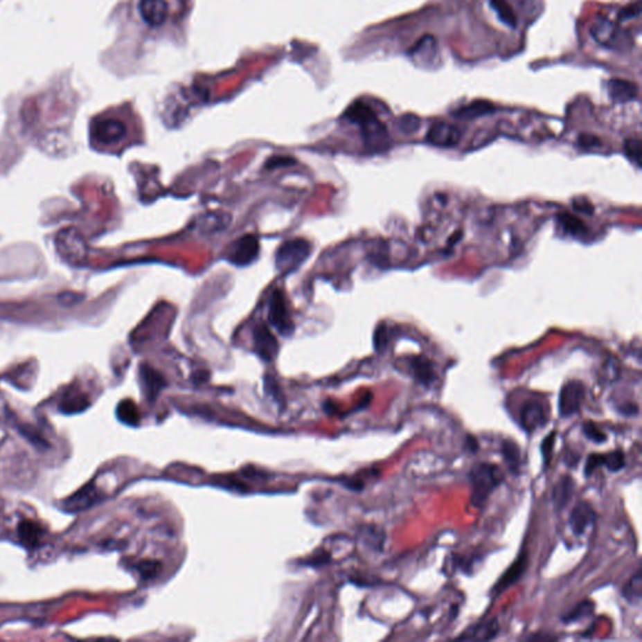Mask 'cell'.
Returning <instances> with one entry per match:
<instances>
[{
	"mask_svg": "<svg viewBox=\"0 0 642 642\" xmlns=\"http://www.w3.org/2000/svg\"><path fill=\"white\" fill-rule=\"evenodd\" d=\"M470 482L472 485L470 504L481 508L490 498L493 490L503 483V474L496 464L478 463L470 470Z\"/></svg>",
	"mask_w": 642,
	"mask_h": 642,
	"instance_id": "cell-1",
	"label": "cell"
},
{
	"mask_svg": "<svg viewBox=\"0 0 642 642\" xmlns=\"http://www.w3.org/2000/svg\"><path fill=\"white\" fill-rule=\"evenodd\" d=\"M345 117L362 128L366 143L371 147H379L386 139V130L384 125L377 120L373 108L364 102H355L346 111Z\"/></svg>",
	"mask_w": 642,
	"mask_h": 642,
	"instance_id": "cell-2",
	"label": "cell"
},
{
	"mask_svg": "<svg viewBox=\"0 0 642 642\" xmlns=\"http://www.w3.org/2000/svg\"><path fill=\"white\" fill-rule=\"evenodd\" d=\"M312 246L307 240L292 239L285 241L275 255V265L281 275H290L312 255Z\"/></svg>",
	"mask_w": 642,
	"mask_h": 642,
	"instance_id": "cell-3",
	"label": "cell"
},
{
	"mask_svg": "<svg viewBox=\"0 0 642 642\" xmlns=\"http://www.w3.org/2000/svg\"><path fill=\"white\" fill-rule=\"evenodd\" d=\"M55 249L60 258L69 265L82 266L86 262L87 244L77 229L66 227L57 233Z\"/></svg>",
	"mask_w": 642,
	"mask_h": 642,
	"instance_id": "cell-4",
	"label": "cell"
},
{
	"mask_svg": "<svg viewBox=\"0 0 642 642\" xmlns=\"http://www.w3.org/2000/svg\"><path fill=\"white\" fill-rule=\"evenodd\" d=\"M591 34L597 43L609 49H623L631 44L629 33L625 32L618 23L606 18L595 21L591 28Z\"/></svg>",
	"mask_w": 642,
	"mask_h": 642,
	"instance_id": "cell-5",
	"label": "cell"
},
{
	"mask_svg": "<svg viewBox=\"0 0 642 642\" xmlns=\"http://www.w3.org/2000/svg\"><path fill=\"white\" fill-rule=\"evenodd\" d=\"M267 318H269L270 324L281 335L290 337L294 332L295 328H294V323H292V315L289 312V307L286 305L284 292L278 290V289L272 292L271 296L269 298Z\"/></svg>",
	"mask_w": 642,
	"mask_h": 642,
	"instance_id": "cell-6",
	"label": "cell"
},
{
	"mask_svg": "<svg viewBox=\"0 0 642 642\" xmlns=\"http://www.w3.org/2000/svg\"><path fill=\"white\" fill-rule=\"evenodd\" d=\"M586 395V388L582 382L571 380L563 385L558 397V413L561 418L572 417L582 407Z\"/></svg>",
	"mask_w": 642,
	"mask_h": 642,
	"instance_id": "cell-7",
	"label": "cell"
},
{
	"mask_svg": "<svg viewBox=\"0 0 642 642\" xmlns=\"http://www.w3.org/2000/svg\"><path fill=\"white\" fill-rule=\"evenodd\" d=\"M260 242L256 236L245 235L235 242H232L226 258L236 266H247L252 264L258 256Z\"/></svg>",
	"mask_w": 642,
	"mask_h": 642,
	"instance_id": "cell-8",
	"label": "cell"
},
{
	"mask_svg": "<svg viewBox=\"0 0 642 642\" xmlns=\"http://www.w3.org/2000/svg\"><path fill=\"white\" fill-rule=\"evenodd\" d=\"M127 127L117 118H100L92 126V137L102 145H114L126 137Z\"/></svg>",
	"mask_w": 642,
	"mask_h": 642,
	"instance_id": "cell-9",
	"label": "cell"
},
{
	"mask_svg": "<svg viewBox=\"0 0 642 642\" xmlns=\"http://www.w3.org/2000/svg\"><path fill=\"white\" fill-rule=\"evenodd\" d=\"M253 346L255 351L264 362H271L278 355V343L270 328L264 323H258L253 328Z\"/></svg>",
	"mask_w": 642,
	"mask_h": 642,
	"instance_id": "cell-10",
	"label": "cell"
},
{
	"mask_svg": "<svg viewBox=\"0 0 642 642\" xmlns=\"http://www.w3.org/2000/svg\"><path fill=\"white\" fill-rule=\"evenodd\" d=\"M549 422V413L541 402L528 400L521 409V425L527 433L543 428Z\"/></svg>",
	"mask_w": 642,
	"mask_h": 642,
	"instance_id": "cell-11",
	"label": "cell"
},
{
	"mask_svg": "<svg viewBox=\"0 0 642 642\" xmlns=\"http://www.w3.org/2000/svg\"><path fill=\"white\" fill-rule=\"evenodd\" d=\"M626 464L623 450L617 449L609 452L607 454H591L586 461L585 476L589 477L600 467H606L609 472H618Z\"/></svg>",
	"mask_w": 642,
	"mask_h": 642,
	"instance_id": "cell-12",
	"label": "cell"
},
{
	"mask_svg": "<svg viewBox=\"0 0 642 642\" xmlns=\"http://www.w3.org/2000/svg\"><path fill=\"white\" fill-rule=\"evenodd\" d=\"M527 566H528V553H527V551L523 550L521 551L519 556L517 557L516 561L512 563L510 567L507 569V571L504 572L503 576L498 580L496 586L493 587V592L497 595H499V594L504 592L506 589H510V586H513L515 583L518 582L521 580V577L524 575Z\"/></svg>",
	"mask_w": 642,
	"mask_h": 642,
	"instance_id": "cell-13",
	"label": "cell"
},
{
	"mask_svg": "<svg viewBox=\"0 0 642 642\" xmlns=\"http://www.w3.org/2000/svg\"><path fill=\"white\" fill-rule=\"evenodd\" d=\"M462 137V132L458 127L449 123H436L431 127L427 134V141L438 147H453L457 145Z\"/></svg>",
	"mask_w": 642,
	"mask_h": 642,
	"instance_id": "cell-14",
	"label": "cell"
},
{
	"mask_svg": "<svg viewBox=\"0 0 642 642\" xmlns=\"http://www.w3.org/2000/svg\"><path fill=\"white\" fill-rule=\"evenodd\" d=\"M596 512L587 502H580L569 515V526L576 536H582L596 522Z\"/></svg>",
	"mask_w": 642,
	"mask_h": 642,
	"instance_id": "cell-15",
	"label": "cell"
},
{
	"mask_svg": "<svg viewBox=\"0 0 642 642\" xmlns=\"http://www.w3.org/2000/svg\"><path fill=\"white\" fill-rule=\"evenodd\" d=\"M139 9L142 19L151 27L163 24L168 13L166 0H141Z\"/></svg>",
	"mask_w": 642,
	"mask_h": 642,
	"instance_id": "cell-16",
	"label": "cell"
},
{
	"mask_svg": "<svg viewBox=\"0 0 642 642\" xmlns=\"http://www.w3.org/2000/svg\"><path fill=\"white\" fill-rule=\"evenodd\" d=\"M98 501V492H97V488L94 483H88L82 488V490H78L77 493H74L73 496L69 497L68 499H66L63 502V508L68 510V512H80V510H84L89 507H92L93 504L96 503Z\"/></svg>",
	"mask_w": 642,
	"mask_h": 642,
	"instance_id": "cell-17",
	"label": "cell"
},
{
	"mask_svg": "<svg viewBox=\"0 0 642 642\" xmlns=\"http://www.w3.org/2000/svg\"><path fill=\"white\" fill-rule=\"evenodd\" d=\"M89 398L80 388L71 386L66 389L60 400V411L64 414H77L86 411L89 407Z\"/></svg>",
	"mask_w": 642,
	"mask_h": 642,
	"instance_id": "cell-18",
	"label": "cell"
},
{
	"mask_svg": "<svg viewBox=\"0 0 642 642\" xmlns=\"http://www.w3.org/2000/svg\"><path fill=\"white\" fill-rule=\"evenodd\" d=\"M139 379H141V385H142L145 395L151 402L157 398L159 391L166 385L163 377L150 365H141Z\"/></svg>",
	"mask_w": 642,
	"mask_h": 642,
	"instance_id": "cell-19",
	"label": "cell"
},
{
	"mask_svg": "<svg viewBox=\"0 0 642 642\" xmlns=\"http://www.w3.org/2000/svg\"><path fill=\"white\" fill-rule=\"evenodd\" d=\"M17 533L19 537L20 543L29 550H33L39 546L40 541L44 536V530L42 528L39 523L24 519L18 524Z\"/></svg>",
	"mask_w": 642,
	"mask_h": 642,
	"instance_id": "cell-20",
	"label": "cell"
},
{
	"mask_svg": "<svg viewBox=\"0 0 642 642\" xmlns=\"http://www.w3.org/2000/svg\"><path fill=\"white\" fill-rule=\"evenodd\" d=\"M609 98L617 103H626L635 100L639 88L635 83L625 80H611L607 83Z\"/></svg>",
	"mask_w": 642,
	"mask_h": 642,
	"instance_id": "cell-21",
	"label": "cell"
},
{
	"mask_svg": "<svg viewBox=\"0 0 642 642\" xmlns=\"http://www.w3.org/2000/svg\"><path fill=\"white\" fill-rule=\"evenodd\" d=\"M499 630V625L497 623L496 618L479 623L464 632L463 635L459 636L458 640H473V641H488L496 637Z\"/></svg>",
	"mask_w": 642,
	"mask_h": 642,
	"instance_id": "cell-22",
	"label": "cell"
},
{
	"mask_svg": "<svg viewBox=\"0 0 642 642\" xmlns=\"http://www.w3.org/2000/svg\"><path fill=\"white\" fill-rule=\"evenodd\" d=\"M573 490H575V482L569 476H563L560 478V481L555 484L552 490V503L555 510H561L569 503L571 498L573 496Z\"/></svg>",
	"mask_w": 642,
	"mask_h": 642,
	"instance_id": "cell-23",
	"label": "cell"
},
{
	"mask_svg": "<svg viewBox=\"0 0 642 642\" xmlns=\"http://www.w3.org/2000/svg\"><path fill=\"white\" fill-rule=\"evenodd\" d=\"M437 43L433 37H424L423 39L419 40L417 44L411 49V57L414 60H420L422 66H427V63L431 64V62L436 60L437 57Z\"/></svg>",
	"mask_w": 642,
	"mask_h": 642,
	"instance_id": "cell-24",
	"label": "cell"
},
{
	"mask_svg": "<svg viewBox=\"0 0 642 642\" xmlns=\"http://www.w3.org/2000/svg\"><path fill=\"white\" fill-rule=\"evenodd\" d=\"M411 369L414 377L420 384L431 385L436 380V371L433 368L431 360L425 358H414L411 360Z\"/></svg>",
	"mask_w": 642,
	"mask_h": 642,
	"instance_id": "cell-25",
	"label": "cell"
},
{
	"mask_svg": "<svg viewBox=\"0 0 642 642\" xmlns=\"http://www.w3.org/2000/svg\"><path fill=\"white\" fill-rule=\"evenodd\" d=\"M492 112H494L493 105L484 102V100H478V102L470 103L468 106L459 108L457 112L454 113V116L459 118H464V120H472V118H477V117L485 116Z\"/></svg>",
	"mask_w": 642,
	"mask_h": 642,
	"instance_id": "cell-26",
	"label": "cell"
},
{
	"mask_svg": "<svg viewBox=\"0 0 642 642\" xmlns=\"http://www.w3.org/2000/svg\"><path fill=\"white\" fill-rule=\"evenodd\" d=\"M502 456L510 473L518 474L521 470V449L513 440H506L502 443Z\"/></svg>",
	"mask_w": 642,
	"mask_h": 642,
	"instance_id": "cell-27",
	"label": "cell"
},
{
	"mask_svg": "<svg viewBox=\"0 0 642 642\" xmlns=\"http://www.w3.org/2000/svg\"><path fill=\"white\" fill-rule=\"evenodd\" d=\"M623 598L630 603L637 605L641 601L642 597V572L641 569L636 571L635 575L630 578L627 583L623 586Z\"/></svg>",
	"mask_w": 642,
	"mask_h": 642,
	"instance_id": "cell-28",
	"label": "cell"
},
{
	"mask_svg": "<svg viewBox=\"0 0 642 642\" xmlns=\"http://www.w3.org/2000/svg\"><path fill=\"white\" fill-rule=\"evenodd\" d=\"M558 222L564 232L572 236H583L587 232V227L583 224L582 220L571 215L569 212H563L558 215Z\"/></svg>",
	"mask_w": 642,
	"mask_h": 642,
	"instance_id": "cell-29",
	"label": "cell"
},
{
	"mask_svg": "<svg viewBox=\"0 0 642 642\" xmlns=\"http://www.w3.org/2000/svg\"><path fill=\"white\" fill-rule=\"evenodd\" d=\"M594 611H595L594 603L581 601L573 609H571L567 615L563 616L562 621L564 623H578V621L594 615Z\"/></svg>",
	"mask_w": 642,
	"mask_h": 642,
	"instance_id": "cell-30",
	"label": "cell"
},
{
	"mask_svg": "<svg viewBox=\"0 0 642 642\" xmlns=\"http://www.w3.org/2000/svg\"><path fill=\"white\" fill-rule=\"evenodd\" d=\"M490 7L494 9L497 15L503 21L504 24H507L510 28H516V14L507 0H490Z\"/></svg>",
	"mask_w": 642,
	"mask_h": 642,
	"instance_id": "cell-31",
	"label": "cell"
},
{
	"mask_svg": "<svg viewBox=\"0 0 642 642\" xmlns=\"http://www.w3.org/2000/svg\"><path fill=\"white\" fill-rule=\"evenodd\" d=\"M117 417L122 423L136 425L139 422V413L137 407L131 400H123L117 407Z\"/></svg>",
	"mask_w": 642,
	"mask_h": 642,
	"instance_id": "cell-32",
	"label": "cell"
},
{
	"mask_svg": "<svg viewBox=\"0 0 642 642\" xmlns=\"http://www.w3.org/2000/svg\"><path fill=\"white\" fill-rule=\"evenodd\" d=\"M582 431L585 437L587 438L591 442H594V443L603 444L607 440V436L598 428L596 423H594L591 420L583 424Z\"/></svg>",
	"mask_w": 642,
	"mask_h": 642,
	"instance_id": "cell-33",
	"label": "cell"
},
{
	"mask_svg": "<svg viewBox=\"0 0 642 642\" xmlns=\"http://www.w3.org/2000/svg\"><path fill=\"white\" fill-rule=\"evenodd\" d=\"M556 431H552L547 437L543 439L542 444H541V453H542L544 468H547L550 465L551 461H552L553 448H555V444H556Z\"/></svg>",
	"mask_w": 642,
	"mask_h": 642,
	"instance_id": "cell-34",
	"label": "cell"
},
{
	"mask_svg": "<svg viewBox=\"0 0 642 642\" xmlns=\"http://www.w3.org/2000/svg\"><path fill=\"white\" fill-rule=\"evenodd\" d=\"M625 152L630 161H632L637 167H641V143L639 139H627L625 142Z\"/></svg>",
	"mask_w": 642,
	"mask_h": 642,
	"instance_id": "cell-35",
	"label": "cell"
},
{
	"mask_svg": "<svg viewBox=\"0 0 642 642\" xmlns=\"http://www.w3.org/2000/svg\"><path fill=\"white\" fill-rule=\"evenodd\" d=\"M295 163H296V159L289 157V156H274L271 159H267L265 167L267 170H274V168H280V167H290Z\"/></svg>",
	"mask_w": 642,
	"mask_h": 642,
	"instance_id": "cell-36",
	"label": "cell"
},
{
	"mask_svg": "<svg viewBox=\"0 0 642 642\" xmlns=\"http://www.w3.org/2000/svg\"><path fill=\"white\" fill-rule=\"evenodd\" d=\"M641 13V1L637 0L634 4H630L626 8H623L618 15V20H627L631 18H636Z\"/></svg>",
	"mask_w": 642,
	"mask_h": 642,
	"instance_id": "cell-37",
	"label": "cell"
},
{
	"mask_svg": "<svg viewBox=\"0 0 642 642\" xmlns=\"http://www.w3.org/2000/svg\"><path fill=\"white\" fill-rule=\"evenodd\" d=\"M80 300V295L74 294V292H63L60 295V301L63 305L77 304Z\"/></svg>",
	"mask_w": 642,
	"mask_h": 642,
	"instance_id": "cell-38",
	"label": "cell"
},
{
	"mask_svg": "<svg viewBox=\"0 0 642 642\" xmlns=\"http://www.w3.org/2000/svg\"><path fill=\"white\" fill-rule=\"evenodd\" d=\"M139 571L143 578H150V577H152L153 575H154L156 567H154V564L151 562L142 563V564H139Z\"/></svg>",
	"mask_w": 642,
	"mask_h": 642,
	"instance_id": "cell-39",
	"label": "cell"
},
{
	"mask_svg": "<svg viewBox=\"0 0 642 642\" xmlns=\"http://www.w3.org/2000/svg\"><path fill=\"white\" fill-rule=\"evenodd\" d=\"M386 334H385L384 328H379V330L375 332V348L377 350L380 349H384L385 344H386Z\"/></svg>",
	"mask_w": 642,
	"mask_h": 642,
	"instance_id": "cell-40",
	"label": "cell"
},
{
	"mask_svg": "<svg viewBox=\"0 0 642 642\" xmlns=\"http://www.w3.org/2000/svg\"><path fill=\"white\" fill-rule=\"evenodd\" d=\"M618 411L625 416H637L639 414V407L635 404H626L621 408H618Z\"/></svg>",
	"mask_w": 642,
	"mask_h": 642,
	"instance_id": "cell-41",
	"label": "cell"
},
{
	"mask_svg": "<svg viewBox=\"0 0 642 642\" xmlns=\"http://www.w3.org/2000/svg\"><path fill=\"white\" fill-rule=\"evenodd\" d=\"M465 445L467 448L470 450V453H476V450L479 448V445L477 443V439L472 436H468L467 437V440H465Z\"/></svg>",
	"mask_w": 642,
	"mask_h": 642,
	"instance_id": "cell-42",
	"label": "cell"
},
{
	"mask_svg": "<svg viewBox=\"0 0 642 642\" xmlns=\"http://www.w3.org/2000/svg\"><path fill=\"white\" fill-rule=\"evenodd\" d=\"M528 640H555V637H552V636H542V635L538 636L537 635V636H530Z\"/></svg>",
	"mask_w": 642,
	"mask_h": 642,
	"instance_id": "cell-43",
	"label": "cell"
}]
</instances>
